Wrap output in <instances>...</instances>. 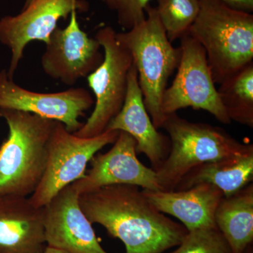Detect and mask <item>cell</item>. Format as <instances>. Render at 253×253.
Instances as JSON below:
<instances>
[{"mask_svg":"<svg viewBox=\"0 0 253 253\" xmlns=\"http://www.w3.org/2000/svg\"><path fill=\"white\" fill-rule=\"evenodd\" d=\"M118 134L119 131L106 130L93 137H80L56 121L48 144L45 170L29 198L32 204L44 207L60 191L83 177L88 163L104 146L113 144Z\"/></svg>","mask_w":253,"mask_h":253,"instance_id":"7","label":"cell"},{"mask_svg":"<svg viewBox=\"0 0 253 253\" xmlns=\"http://www.w3.org/2000/svg\"><path fill=\"white\" fill-rule=\"evenodd\" d=\"M42 253H70L66 252V251H62V250L55 249V248L50 247V246H46L44 252Z\"/></svg>","mask_w":253,"mask_h":253,"instance_id":"24","label":"cell"},{"mask_svg":"<svg viewBox=\"0 0 253 253\" xmlns=\"http://www.w3.org/2000/svg\"><path fill=\"white\" fill-rule=\"evenodd\" d=\"M117 16L118 23L126 31L146 18V6L151 0H101Z\"/></svg>","mask_w":253,"mask_h":253,"instance_id":"22","label":"cell"},{"mask_svg":"<svg viewBox=\"0 0 253 253\" xmlns=\"http://www.w3.org/2000/svg\"><path fill=\"white\" fill-rule=\"evenodd\" d=\"M79 204L91 224L122 241L126 253H163L177 247L188 233L156 209L138 186H104L81 195Z\"/></svg>","mask_w":253,"mask_h":253,"instance_id":"1","label":"cell"},{"mask_svg":"<svg viewBox=\"0 0 253 253\" xmlns=\"http://www.w3.org/2000/svg\"><path fill=\"white\" fill-rule=\"evenodd\" d=\"M94 105V98L83 87L66 91L40 93L21 87L0 71V109L24 111L63 123L74 133L83 126L80 117Z\"/></svg>","mask_w":253,"mask_h":253,"instance_id":"11","label":"cell"},{"mask_svg":"<svg viewBox=\"0 0 253 253\" xmlns=\"http://www.w3.org/2000/svg\"><path fill=\"white\" fill-rule=\"evenodd\" d=\"M244 253H253L252 245L250 246Z\"/></svg>","mask_w":253,"mask_h":253,"instance_id":"25","label":"cell"},{"mask_svg":"<svg viewBox=\"0 0 253 253\" xmlns=\"http://www.w3.org/2000/svg\"><path fill=\"white\" fill-rule=\"evenodd\" d=\"M188 35L204 47L215 84L253 63V15L219 0H199Z\"/></svg>","mask_w":253,"mask_h":253,"instance_id":"3","label":"cell"},{"mask_svg":"<svg viewBox=\"0 0 253 253\" xmlns=\"http://www.w3.org/2000/svg\"><path fill=\"white\" fill-rule=\"evenodd\" d=\"M46 247L43 208L28 197L0 196V253H42Z\"/></svg>","mask_w":253,"mask_h":253,"instance_id":"15","label":"cell"},{"mask_svg":"<svg viewBox=\"0 0 253 253\" xmlns=\"http://www.w3.org/2000/svg\"><path fill=\"white\" fill-rule=\"evenodd\" d=\"M0 117L9 126L0 146V196L28 197L44 174L56 121L11 109H0Z\"/></svg>","mask_w":253,"mask_h":253,"instance_id":"2","label":"cell"},{"mask_svg":"<svg viewBox=\"0 0 253 253\" xmlns=\"http://www.w3.org/2000/svg\"><path fill=\"white\" fill-rule=\"evenodd\" d=\"M214 223L234 253H244L253 241V184L224 197L216 210Z\"/></svg>","mask_w":253,"mask_h":253,"instance_id":"18","label":"cell"},{"mask_svg":"<svg viewBox=\"0 0 253 253\" xmlns=\"http://www.w3.org/2000/svg\"><path fill=\"white\" fill-rule=\"evenodd\" d=\"M79 197L71 184L43 207L46 246L70 253H108L81 209Z\"/></svg>","mask_w":253,"mask_h":253,"instance_id":"13","label":"cell"},{"mask_svg":"<svg viewBox=\"0 0 253 253\" xmlns=\"http://www.w3.org/2000/svg\"><path fill=\"white\" fill-rule=\"evenodd\" d=\"M217 92L231 121L253 128V63L221 82Z\"/></svg>","mask_w":253,"mask_h":253,"instance_id":"19","label":"cell"},{"mask_svg":"<svg viewBox=\"0 0 253 253\" xmlns=\"http://www.w3.org/2000/svg\"><path fill=\"white\" fill-rule=\"evenodd\" d=\"M31 1L32 0H26V1H25L24 3V5H23V6H26V5L29 4V3L31 2Z\"/></svg>","mask_w":253,"mask_h":253,"instance_id":"26","label":"cell"},{"mask_svg":"<svg viewBox=\"0 0 253 253\" xmlns=\"http://www.w3.org/2000/svg\"><path fill=\"white\" fill-rule=\"evenodd\" d=\"M158 129L145 106L137 71L133 63L128 74L124 104L106 130L125 131L132 136L136 143V153L144 154L152 169L156 170L167 157L170 149L169 137Z\"/></svg>","mask_w":253,"mask_h":253,"instance_id":"14","label":"cell"},{"mask_svg":"<svg viewBox=\"0 0 253 253\" xmlns=\"http://www.w3.org/2000/svg\"><path fill=\"white\" fill-rule=\"evenodd\" d=\"M88 9L85 0H32L19 14L1 18L0 42L11 52L8 77L13 79L28 43L47 44L61 18L66 19L74 10L84 12Z\"/></svg>","mask_w":253,"mask_h":253,"instance_id":"9","label":"cell"},{"mask_svg":"<svg viewBox=\"0 0 253 253\" xmlns=\"http://www.w3.org/2000/svg\"><path fill=\"white\" fill-rule=\"evenodd\" d=\"M170 253H234L217 226L188 231L177 249Z\"/></svg>","mask_w":253,"mask_h":253,"instance_id":"21","label":"cell"},{"mask_svg":"<svg viewBox=\"0 0 253 253\" xmlns=\"http://www.w3.org/2000/svg\"><path fill=\"white\" fill-rule=\"evenodd\" d=\"M161 128L170 142L169 154L155 170L160 188L174 191L189 171L210 161L253 151V144L241 143L219 126L191 122L171 113Z\"/></svg>","mask_w":253,"mask_h":253,"instance_id":"5","label":"cell"},{"mask_svg":"<svg viewBox=\"0 0 253 253\" xmlns=\"http://www.w3.org/2000/svg\"><path fill=\"white\" fill-rule=\"evenodd\" d=\"M70 16L66 28H56L53 32L41 58L44 73L66 85H73L87 77L104 60L99 42L80 27L77 11Z\"/></svg>","mask_w":253,"mask_h":253,"instance_id":"10","label":"cell"},{"mask_svg":"<svg viewBox=\"0 0 253 253\" xmlns=\"http://www.w3.org/2000/svg\"><path fill=\"white\" fill-rule=\"evenodd\" d=\"M181 58L172 84L163 94L161 110L165 117L179 110H204L223 124H230L218 94L208 64L207 55L199 42L186 35L180 39Z\"/></svg>","mask_w":253,"mask_h":253,"instance_id":"8","label":"cell"},{"mask_svg":"<svg viewBox=\"0 0 253 253\" xmlns=\"http://www.w3.org/2000/svg\"><path fill=\"white\" fill-rule=\"evenodd\" d=\"M221 2L241 11L252 12L253 11V0H219Z\"/></svg>","mask_w":253,"mask_h":253,"instance_id":"23","label":"cell"},{"mask_svg":"<svg viewBox=\"0 0 253 253\" xmlns=\"http://www.w3.org/2000/svg\"><path fill=\"white\" fill-rule=\"evenodd\" d=\"M156 209L179 219L187 231L214 226V214L224 194L217 187L201 183L179 191L142 189Z\"/></svg>","mask_w":253,"mask_h":253,"instance_id":"16","label":"cell"},{"mask_svg":"<svg viewBox=\"0 0 253 253\" xmlns=\"http://www.w3.org/2000/svg\"><path fill=\"white\" fill-rule=\"evenodd\" d=\"M158 17L169 41L180 40L188 34L199 14V0H157Z\"/></svg>","mask_w":253,"mask_h":253,"instance_id":"20","label":"cell"},{"mask_svg":"<svg viewBox=\"0 0 253 253\" xmlns=\"http://www.w3.org/2000/svg\"><path fill=\"white\" fill-rule=\"evenodd\" d=\"M111 149L105 154L95 155L90 169L72 184L81 196L104 186L126 184L142 189L161 190L156 172L138 159L136 143L132 136L119 131Z\"/></svg>","mask_w":253,"mask_h":253,"instance_id":"12","label":"cell"},{"mask_svg":"<svg viewBox=\"0 0 253 253\" xmlns=\"http://www.w3.org/2000/svg\"><path fill=\"white\" fill-rule=\"evenodd\" d=\"M253 179V151L210 161L194 168L183 176L174 191L208 183L227 197L252 183Z\"/></svg>","mask_w":253,"mask_h":253,"instance_id":"17","label":"cell"},{"mask_svg":"<svg viewBox=\"0 0 253 253\" xmlns=\"http://www.w3.org/2000/svg\"><path fill=\"white\" fill-rule=\"evenodd\" d=\"M145 11L144 21L130 30L116 33V37L132 56L145 106L160 129L166 118L161 110L163 94L179 65L181 49L168 39L156 7L149 4Z\"/></svg>","mask_w":253,"mask_h":253,"instance_id":"4","label":"cell"},{"mask_svg":"<svg viewBox=\"0 0 253 253\" xmlns=\"http://www.w3.org/2000/svg\"><path fill=\"white\" fill-rule=\"evenodd\" d=\"M116 33L111 26H104L95 35L104 49V60L86 77L94 95V108L86 122L73 133L80 137H93L104 132L124 104L133 59L129 50L118 41Z\"/></svg>","mask_w":253,"mask_h":253,"instance_id":"6","label":"cell"}]
</instances>
